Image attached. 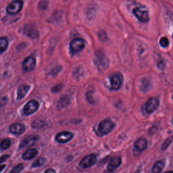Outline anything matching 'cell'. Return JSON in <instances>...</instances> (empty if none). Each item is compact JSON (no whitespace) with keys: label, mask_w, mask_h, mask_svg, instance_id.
<instances>
[{"label":"cell","mask_w":173,"mask_h":173,"mask_svg":"<svg viewBox=\"0 0 173 173\" xmlns=\"http://www.w3.org/2000/svg\"><path fill=\"white\" fill-rule=\"evenodd\" d=\"M62 84H59L57 85L54 86L53 88H52V92L54 93H58L62 90Z\"/></svg>","instance_id":"cell-28"},{"label":"cell","mask_w":173,"mask_h":173,"mask_svg":"<svg viewBox=\"0 0 173 173\" xmlns=\"http://www.w3.org/2000/svg\"><path fill=\"white\" fill-rule=\"evenodd\" d=\"M39 103L35 100H32L26 104L24 106V113L26 115H31L34 113L38 109Z\"/></svg>","instance_id":"cell-8"},{"label":"cell","mask_w":173,"mask_h":173,"mask_svg":"<svg viewBox=\"0 0 173 173\" xmlns=\"http://www.w3.org/2000/svg\"><path fill=\"white\" fill-rule=\"evenodd\" d=\"M121 164V160L119 157H114L111 158L107 166V169L110 172L115 171Z\"/></svg>","instance_id":"cell-13"},{"label":"cell","mask_w":173,"mask_h":173,"mask_svg":"<svg viewBox=\"0 0 173 173\" xmlns=\"http://www.w3.org/2000/svg\"><path fill=\"white\" fill-rule=\"evenodd\" d=\"M159 102L155 97L150 98L142 106V111L144 114L149 115L158 109Z\"/></svg>","instance_id":"cell-3"},{"label":"cell","mask_w":173,"mask_h":173,"mask_svg":"<svg viewBox=\"0 0 173 173\" xmlns=\"http://www.w3.org/2000/svg\"><path fill=\"white\" fill-rule=\"evenodd\" d=\"M36 66V60L32 57L26 58L22 63V69L24 71L29 72L33 71Z\"/></svg>","instance_id":"cell-12"},{"label":"cell","mask_w":173,"mask_h":173,"mask_svg":"<svg viewBox=\"0 0 173 173\" xmlns=\"http://www.w3.org/2000/svg\"><path fill=\"white\" fill-rule=\"evenodd\" d=\"M140 170H138V171H136V172H135V173H140Z\"/></svg>","instance_id":"cell-38"},{"label":"cell","mask_w":173,"mask_h":173,"mask_svg":"<svg viewBox=\"0 0 173 173\" xmlns=\"http://www.w3.org/2000/svg\"><path fill=\"white\" fill-rule=\"evenodd\" d=\"M11 145V141L9 139H6L3 140L0 143V148L2 150L8 149Z\"/></svg>","instance_id":"cell-23"},{"label":"cell","mask_w":173,"mask_h":173,"mask_svg":"<svg viewBox=\"0 0 173 173\" xmlns=\"http://www.w3.org/2000/svg\"><path fill=\"white\" fill-rule=\"evenodd\" d=\"M44 173H56V172L54 169H47Z\"/></svg>","instance_id":"cell-35"},{"label":"cell","mask_w":173,"mask_h":173,"mask_svg":"<svg viewBox=\"0 0 173 173\" xmlns=\"http://www.w3.org/2000/svg\"><path fill=\"white\" fill-rule=\"evenodd\" d=\"M115 127V124L110 119L103 120L98 125L96 134L100 137L103 136L111 132Z\"/></svg>","instance_id":"cell-1"},{"label":"cell","mask_w":173,"mask_h":173,"mask_svg":"<svg viewBox=\"0 0 173 173\" xmlns=\"http://www.w3.org/2000/svg\"><path fill=\"white\" fill-rule=\"evenodd\" d=\"M94 63L100 71H105L109 66V60L108 58L105 54L100 51L96 53Z\"/></svg>","instance_id":"cell-2"},{"label":"cell","mask_w":173,"mask_h":173,"mask_svg":"<svg viewBox=\"0 0 173 173\" xmlns=\"http://www.w3.org/2000/svg\"><path fill=\"white\" fill-rule=\"evenodd\" d=\"M23 2L22 0H15L9 4L7 7V12L11 14H16L19 13L22 9Z\"/></svg>","instance_id":"cell-7"},{"label":"cell","mask_w":173,"mask_h":173,"mask_svg":"<svg viewBox=\"0 0 173 173\" xmlns=\"http://www.w3.org/2000/svg\"><path fill=\"white\" fill-rule=\"evenodd\" d=\"M157 66H158V68H159L160 69H162V70L164 69L165 67V64L164 63V62L162 60H160V61L158 62Z\"/></svg>","instance_id":"cell-34"},{"label":"cell","mask_w":173,"mask_h":173,"mask_svg":"<svg viewBox=\"0 0 173 173\" xmlns=\"http://www.w3.org/2000/svg\"><path fill=\"white\" fill-rule=\"evenodd\" d=\"M133 13L136 17L139 22L142 23H146L149 20V13L147 10H144L142 8L136 7L133 10Z\"/></svg>","instance_id":"cell-6"},{"label":"cell","mask_w":173,"mask_h":173,"mask_svg":"<svg viewBox=\"0 0 173 173\" xmlns=\"http://www.w3.org/2000/svg\"><path fill=\"white\" fill-rule=\"evenodd\" d=\"M164 173H173V171H168V172H165Z\"/></svg>","instance_id":"cell-37"},{"label":"cell","mask_w":173,"mask_h":173,"mask_svg":"<svg viewBox=\"0 0 173 173\" xmlns=\"http://www.w3.org/2000/svg\"><path fill=\"white\" fill-rule=\"evenodd\" d=\"M30 86L26 85H22L18 89L17 99L20 100L24 97L30 90Z\"/></svg>","instance_id":"cell-17"},{"label":"cell","mask_w":173,"mask_h":173,"mask_svg":"<svg viewBox=\"0 0 173 173\" xmlns=\"http://www.w3.org/2000/svg\"><path fill=\"white\" fill-rule=\"evenodd\" d=\"M45 161L46 160H45V158H39L35 160L34 162L32 164L31 167L33 168L41 167L45 164V162H46Z\"/></svg>","instance_id":"cell-20"},{"label":"cell","mask_w":173,"mask_h":173,"mask_svg":"<svg viewBox=\"0 0 173 173\" xmlns=\"http://www.w3.org/2000/svg\"><path fill=\"white\" fill-rule=\"evenodd\" d=\"M24 169V165L22 164H19L18 165H16L15 167H14L9 173H19L22 171Z\"/></svg>","instance_id":"cell-24"},{"label":"cell","mask_w":173,"mask_h":173,"mask_svg":"<svg viewBox=\"0 0 173 173\" xmlns=\"http://www.w3.org/2000/svg\"><path fill=\"white\" fill-rule=\"evenodd\" d=\"M147 140L144 138H140L135 142L134 146L136 149L139 151H143L147 147Z\"/></svg>","instance_id":"cell-16"},{"label":"cell","mask_w":173,"mask_h":173,"mask_svg":"<svg viewBox=\"0 0 173 173\" xmlns=\"http://www.w3.org/2000/svg\"><path fill=\"white\" fill-rule=\"evenodd\" d=\"M96 161V155L93 154H89L84 157L79 163V165L82 168H88L94 165Z\"/></svg>","instance_id":"cell-9"},{"label":"cell","mask_w":173,"mask_h":173,"mask_svg":"<svg viewBox=\"0 0 173 173\" xmlns=\"http://www.w3.org/2000/svg\"><path fill=\"white\" fill-rule=\"evenodd\" d=\"M44 125V123L42 120H36L34 122H33L32 126L33 128L35 129L41 128H42Z\"/></svg>","instance_id":"cell-25"},{"label":"cell","mask_w":173,"mask_h":173,"mask_svg":"<svg viewBox=\"0 0 173 173\" xmlns=\"http://www.w3.org/2000/svg\"><path fill=\"white\" fill-rule=\"evenodd\" d=\"M26 32L28 36H30L32 38H36L38 36L37 32L36 30L33 28H26Z\"/></svg>","instance_id":"cell-22"},{"label":"cell","mask_w":173,"mask_h":173,"mask_svg":"<svg viewBox=\"0 0 173 173\" xmlns=\"http://www.w3.org/2000/svg\"><path fill=\"white\" fill-rule=\"evenodd\" d=\"M150 81L149 79L145 77L141 80V85L140 87L141 92L146 93L149 90Z\"/></svg>","instance_id":"cell-18"},{"label":"cell","mask_w":173,"mask_h":173,"mask_svg":"<svg viewBox=\"0 0 173 173\" xmlns=\"http://www.w3.org/2000/svg\"><path fill=\"white\" fill-rule=\"evenodd\" d=\"M39 137L38 136H30L24 138L19 144V148L28 147L32 146L34 143L38 141Z\"/></svg>","instance_id":"cell-11"},{"label":"cell","mask_w":173,"mask_h":173,"mask_svg":"<svg viewBox=\"0 0 173 173\" xmlns=\"http://www.w3.org/2000/svg\"><path fill=\"white\" fill-rule=\"evenodd\" d=\"M6 166L5 165H1L0 166V173H1L4 170V169L5 168Z\"/></svg>","instance_id":"cell-36"},{"label":"cell","mask_w":173,"mask_h":173,"mask_svg":"<svg viewBox=\"0 0 173 173\" xmlns=\"http://www.w3.org/2000/svg\"><path fill=\"white\" fill-rule=\"evenodd\" d=\"M38 151L35 148L29 149L24 152L22 155V158L24 160H32L37 155Z\"/></svg>","instance_id":"cell-15"},{"label":"cell","mask_w":173,"mask_h":173,"mask_svg":"<svg viewBox=\"0 0 173 173\" xmlns=\"http://www.w3.org/2000/svg\"><path fill=\"white\" fill-rule=\"evenodd\" d=\"M98 37L99 40L102 42H105L107 40V34L105 32L100 31L98 33Z\"/></svg>","instance_id":"cell-27"},{"label":"cell","mask_w":173,"mask_h":173,"mask_svg":"<svg viewBox=\"0 0 173 173\" xmlns=\"http://www.w3.org/2000/svg\"><path fill=\"white\" fill-rule=\"evenodd\" d=\"M85 42L83 39L75 38L71 41L70 45L71 54L73 55L79 53L85 47Z\"/></svg>","instance_id":"cell-4"},{"label":"cell","mask_w":173,"mask_h":173,"mask_svg":"<svg viewBox=\"0 0 173 173\" xmlns=\"http://www.w3.org/2000/svg\"><path fill=\"white\" fill-rule=\"evenodd\" d=\"M73 135L72 133L64 131L57 134L56 137V140L60 143H67L73 138Z\"/></svg>","instance_id":"cell-10"},{"label":"cell","mask_w":173,"mask_h":173,"mask_svg":"<svg viewBox=\"0 0 173 173\" xmlns=\"http://www.w3.org/2000/svg\"><path fill=\"white\" fill-rule=\"evenodd\" d=\"M69 99L67 98H63L60 101V104L62 106H66L68 104Z\"/></svg>","instance_id":"cell-30"},{"label":"cell","mask_w":173,"mask_h":173,"mask_svg":"<svg viewBox=\"0 0 173 173\" xmlns=\"http://www.w3.org/2000/svg\"><path fill=\"white\" fill-rule=\"evenodd\" d=\"M159 44L161 47L163 48H166L170 44L169 39L167 38V37H165V36L162 37L161 38H160Z\"/></svg>","instance_id":"cell-26"},{"label":"cell","mask_w":173,"mask_h":173,"mask_svg":"<svg viewBox=\"0 0 173 173\" xmlns=\"http://www.w3.org/2000/svg\"><path fill=\"white\" fill-rule=\"evenodd\" d=\"M86 97L88 99V101L91 104H94V100L92 98V92H88L87 93L86 95Z\"/></svg>","instance_id":"cell-29"},{"label":"cell","mask_w":173,"mask_h":173,"mask_svg":"<svg viewBox=\"0 0 173 173\" xmlns=\"http://www.w3.org/2000/svg\"><path fill=\"white\" fill-rule=\"evenodd\" d=\"M25 130L26 127L24 125L19 123L12 125L9 128L10 132L15 135L22 134L25 131Z\"/></svg>","instance_id":"cell-14"},{"label":"cell","mask_w":173,"mask_h":173,"mask_svg":"<svg viewBox=\"0 0 173 173\" xmlns=\"http://www.w3.org/2000/svg\"><path fill=\"white\" fill-rule=\"evenodd\" d=\"M8 43L6 38H0V53L5 51L8 48Z\"/></svg>","instance_id":"cell-21"},{"label":"cell","mask_w":173,"mask_h":173,"mask_svg":"<svg viewBox=\"0 0 173 173\" xmlns=\"http://www.w3.org/2000/svg\"><path fill=\"white\" fill-rule=\"evenodd\" d=\"M172 142V140L171 139H168L167 140V141L165 142V143H164V144L162 146V149L165 150L167 148L169 145L170 144V143Z\"/></svg>","instance_id":"cell-31"},{"label":"cell","mask_w":173,"mask_h":173,"mask_svg":"<svg viewBox=\"0 0 173 173\" xmlns=\"http://www.w3.org/2000/svg\"><path fill=\"white\" fill-rule=\"evenodd\" d=\"M165 167V162L162 160H159L154 164L152 171L153 173H160Z\"/></svg>","instance_id":"cell-19"},{"label":"cell","mask_w":173,"mask_h":173,"mask_svg":"<svg viewBox=\"0 0 173 173\" xmlns=\"http://www.w3.org/2000/svg\"><path fill=\"white\" fill-rule=\"evenodd\" d=\"M8 102V99L7 97H3L0 99V106H3L6 105Z\"/></svg>","instance_id":"cell-32"},{"label":"cell","mask_w":173,"mask_h":173,"mask_svg":"<svg viewBox=\"0 0 173 173\" xmlns=\"http://www.w3.org/2000/svg\"><path fill=\"white\" fill-rule=\"evenodd\" d=\"M9 157H10V155H8V154L4 155L1 156L0 158V164H2L3 162H4L5 161H6L8 158H9Z\"/></svg>","instance_id":"cell-33"},{"label":"cell","mask_w":173,"mask_h":173,"mask_svg":"<svg viewBox=\"0 0 173 173\" xmlns=\"http://www.w3.org/2000/svg\"><path fill=\"white\" fill-rule=\"evenodd\" d=\"M111 90H118L121 88L123 81V77L121 73H115L110 77Z\"/></svg>","instance_id":"cell-5"}]
</instances>
